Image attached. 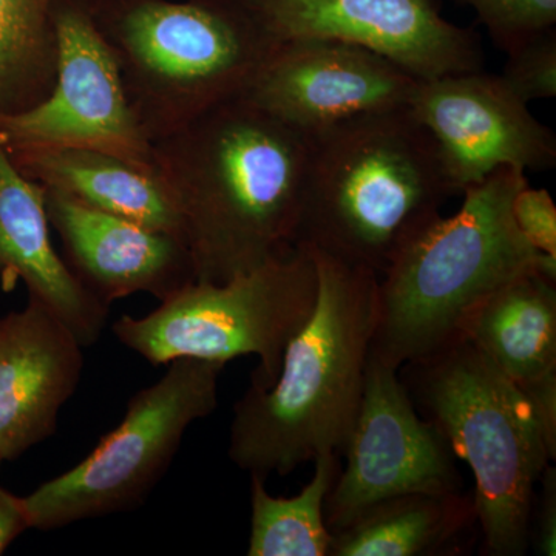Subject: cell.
Wrapping results in <instances>:
<instances>
[{
    "label": "cell",
    "instance_id": "cell-1",
    "mask_svg": "<svg viewBox=\"0 0 556 556\" xmlns=\"http://www.w3.org/2000/svg\"><path fill=\"white\" fill-rule=\"evenodd\" d=\"M152 148L197 281L225 283L298 248L313 139L240 97Z\"/></svg>",
    "mask_w": 556,
    "mask_h": 556
},
{
    "label": "cell",
    "instance_id": "cell-2",
    "mask_svg": "<svg viewBox=\"0 0 556 556\" xmlns=\"http://www.w3.org/2000/svg\"><path fill=\"white\" fill-rule=\"evenodd\" d=\"M308 249L316 306L288 343L276 382L249 386L233 405L230 460L265 479L287 477L321 453L342 456L364 394L379 277Z\"/></svg>",
    "mask_w": 556,
    "mask_h": 556
},
{
    "label": "cell",
    "instance_id": "cell-3",
    "mask_svg": "<svg viewBox=\"0 0 556 556\" xmlns=\"http://www.w3.org/2000/svg\"><path fill=\"white\" fill-rule=\"evenodd\" d=\"M453 195L412 110L350 121L313 139L299 244L380 277Z\"/></svg>",
    "mask_w": 556,
    "mask_h": 556
},
{
    "label": "cell",
    "instance_id": "cell-4",
    "mask_svg": "<svg viewBox=\"0 0 556 556\" xmlns=\"http://www.w3.org/2000/svg\"><path fill=\"white\" fill-rule=\"evenodd\" d=\"M527 185L526 170L501 167L399 254L379 277L372 356L396 369L430 356L501 285L536 268L556 278L555 255L535 251L515 225L511 203Z\"/></svg>",
    "mask_w": 556,
    "mask_h": 556
},
{
    "label": "cell",
    "instance_id": "cell-5",
    "mask_svg": "<svg viewBox=\"0 0 556 556\" xmlns=\"http://www.w3.org/2000/svg\"><path fill=\"white\" fill-rule=\"evenodd\" d=\"M94 17L150 144L244 97L281 43L247 0H97Z\"/></svg>",
    "mask_w": 556,
    "mask_h": 556
},
{
    "label": "cell",
    "instance_id": "cell-6",
    "mask_svg": "<svg viewBox=\"0 0 556 556\" xmlns=\"http://www.w3.org/2000/svg\"><path fill=\"white\" fill-rule=\"evenodd\" d=\"M399 378L473 473L482 554L526 555L538 481L556 456L529 399L463 336L402 365Z\"/></svg>",
    "mask_w": 556,
    "mask_h": 556
},
{
    "label": "cell",
    "instance_id": "cell-7",
    "mask_svg": "<svg viewBox=\"0 0 556 556\" xmlns=\"http://www.w3.org/2000/svg\"><path fill=\"white\" fill-rule=\"evenodd\" d=\"M317 289L316 263L299 244L225 283L193 281L146 316L119 317L112 332L153 367L182 357L228 364L257 356L251 387L266 390L276 382L288 343L313 313Z\"/></svg>",
    "mask_w": 556,
    "mask_h": 556
},
{
    "label": "cell",
    "instance_id": "cell-8",
    "mask_svg": "<svg viewBox=\"0 0 556 556\" xmlns=\"http://www.w3.org/2000/svg\"><path fill=\"white\" fill-rule=\"evenodd\" d=\"M223 362L175 358L130 397L126 415L87 457L25 496L31 529L130 511L169 470L190 427L218 407Z\"/></svg>",
    "mask_w": 556,
    "mask_h": 556
},
{
    "label": "cell",
    "instance_id": "cell-9",
    "mask_svg": "<svg viewBox=\"0 0 556 556\" xmlns=\"http://www.w3.org/2000/svg\"><path fill=\"white\" fill-rule=\"evenodd\" d=\"M97 0H54L56 80L47 100L0 115V144L87 148L153 167V148L131 112L118 61L94 17Z\"/></svg>",
    "mask_w": 556,
    "mask_h": 556
},
{
    "label": "cell",
    "instance_id": "cell-10",
    "mask_svg": "<svg viewBox=\"0 0 556 556\" xmlns=\"http://www.w3.org/2000/svg\"><path fill=\"white\" fill-rule=\"evenodd\" d=\"M342 456L345 466L325 503L331 533L390 497L464 490L447 438L417 412L399 369L371 353L361 408Z\"/></svg>",
    "mask_w": 556,
    "mask_h": 556
},
{
    "label": "cell",
    "instance_id": "cell-11",
    "mask_svg": "<svg viewBox=\"0 0 556 556\" xmlns=\"http://www.w3.org/2000/svg\"><path fill=\"white\" fill-rule=\"evenodd\" d=\"M280 42L332 39L375 51L419 80L484 68L470 28L442 16L439 0H247Z\"/></svg>",
    "mask_w": 556,
    "mask_h": 556
},
{
    "label": "cell",
    "instance_id": "cell-12",
    "mask_svg": "<svg viewBox=\"0 0 556 556\" xmlns=\"http://www.w3.org/2000/svg\"><path fill=\"white\" fill-rule=\"evenodd\" d=\"M415 118L434 142L455 195L501 167L548 170L556 164V137L500 75L477 70L419 80Z\"/></svg>",
    "mask_w": 556,
    "mask_h": 556
},
{
    "label": "cell",
    "instance_id": "cell-13",
    "mask_svg": "<svg viewBox=\"0 0 556 556\" xmlns=\"http://www.w3.org/2000/svg\"><path fill=\"white\" fill-rule=\"evenodd\" d=\"M419 79L375 51L332 39L285 40L244 97L316 139L350 121L409 109Z\"/></svg>",
    "mask_w": 556,
    "mask_h": 556
},
{
    "label": "cell",
    "instance_id": "cell-14",
    "mask_svg": "<svg viewBox=\"0 0 556 556\" xmlns=\"http://www.w3.org/2000/svg\"><path fill=\"white\" fill-rule=\"evenodd\" d=\"M43 192L62 258L104 305L134 294L163 302L197 281L192 255L179 237L83 206L56 190Z\"/></svg>",
    "mask_w": 556,
    "mask_h": 556
},
{
    "label": "cell",
    "instance_id": "cell-15",
    "mask_svg": "<svg viewBox=\"0 0 556 556\" xmlns=\"http://www.w3.org/2000/svg\"><path fill=\"white\" fill-rule=\"evenodd\" d=\"M84 346L38 300L0 317V460L53 437L78 390Z\"/></svg>",
    "mask_w": 556,
    "mask_h": 556
},
{
    "label": "cell",
    "instance_id": "cell-16",
    "mask_svg": "<svg viewBox=\"0 0 556 556\" xmlns=\"http://www.w3.org/2000/svg\"><path fill=\"white\" fill-rule=\"evenodd\" d=\"M0 274L5 287L22 281L64 321L84 348L108 328L110 306L86 289L51 243L42 186L25 178L0 144Z\"/></svg>",
    "mask_w": 556,
    "mask_h": 556
},
{
    "label": "cell",
    "instance_id": "cell-17",
    "mask_svg": "<svg viewBox=\"0 0 556 556\" xmlns=\"http://www.w3.org/2000/svg\"><path fill=\"white\" fill-rule=\"evenodd\" d=\"M470 340L532 405L556 399V278L527 270L501 285L460 321Z\"/></svg>",
    "mask_w": 556,
    "mask_h": 556
},
{
    "label": "cell",
    "instance_id": "cell-18",
    "mask_svg": "<svg viewBox=\"0 0 556 556\" xmlns=\"http://www.w3.org/2000/svg\"><path fill=\"white\" fill-rule=\"evenodd\" d=\"M5 152L25 178L42 188L185 240L177 204L155 167L87 148H14Z\"/></svg>",
    "mask_w": 556,
    "mask_h": 556
},
{
    "label": "cell",
    "instance_id": "cell-19",
    "mask_svg": "<svg viewBox=\"0 0 556 556\" xmlns=\"http://www.w3.org/2000/svg\"><path fill=\"white\" fill-rule=\"evenodd\" d=\"M479 530L473 495L407 493L376 504L331 533L329 556L466 554Z\"/></svg>",
    "mask_w": 556,
    "mask_h": 556
},
{
    "label": "cell",
    "instance_id": "cell-20",
    "mask_svg": "<svg viewBox=\"0 0 556 556\" xmlns=\"http://www.w3.org/2000/svg\"><path fill=\"white\" fill-rule=\"evenodd\" d=\"M314 475L295 496H273L266 479L251 475L249 556H329L325 503L340 471L338 453L314 459Z\"/></svg>",
    "mask_w": 556,
    "mask_h": 556
},
{
    "label": "cell",
    "instance_id": "cell-21",
    "mask_svg": "<svg viewBox=\"0 0 556 556\" xmlns=\"http://www.w3.org/2000/svg\"><path fill=\"white\" fill-rule=\"evenodd\" d=\"M54 0H0V115L47 100L56 80Z\"/></svg>",
    "mask_w": 556,
    "mask_h": 556
},
{
    "label": "cell",
    "instance_id": "cell-22",
    "mask_svg": "<svg viewBox=\"0 0 556 556\" xmlns=\"http://www.w3.org/2000/svg\"><path fill=\"white\" fill-rule=\"evenodd\" d=\"M478 14L493 42L510 53L556 25V0H459Z\"/></svg>",
    "mask_w": 556,
    "mask_h": 556
},
{
    "label": "cell",
    "instance_id": "cell-23",
    "mask_svg": "<svg viewBox=\"0 0 556 556\" xmlns=\"http://www.w3.org/2000/svg\"><path fill=\"white\" fill-rule=\"evenodd\" d=\"M501 78L526 104L556 94V30L541 33L507 53Z\"/></svg>",
    "mask_w": 556,
    "mask_h": 556
},
{
    "label": "cell",
    "instance_id": "cell-24",
    "mask_svg": "<svg viewBox=\"0 0 556 556\" xmlns=\"http://www.w3.org/2000/svg\"><path fill=\"white\" fill-rule=\"evenodd\" d=\"M511 214L530 247L556 257V206L546 189L530 188V182L519 189Z\"/></svg>",
    "mask_w": 556,
    "mask_h": 556
},
{
    "label": "cell",
    "instance_id": "cell-25",
    "mask_svg": "<svg viewBox=\"0 0 556 556\" xmlns=\"http://www.w3.org/2000/svg\"><path fill=\"white\" fill-rule=\"evenodd\" d=\"M529 551L556 555V468L551 464L541 473L530 507Z\"/></svg>",
    "mask_w": 556,
    "mask_h": 556
},
{
    "label": "cell",
    "instance_id": "cell-26",
    "mask_svg": "<svg viewBox=\"0 0 556 556\" xmlns=\"http://www.w3.org/2000/svg\"><path fill=\"white\" fill-rule=\"evenodd\" d=\"M28 529L31 527L24 497L0 486V555Z\"/></svg>",
    "mask_w": 556,
    "mask_h": 556
},
{
    "label": "cell",
    "instance_id": "cell-27",
    "mask_svg": "<svg viewBox=\"0 0 556 556\" xmlns=\"http://www.w3.org/2000/svg\"><path fill=\"white\" fill-rule=\"evenodd\" d=\"M0 283H2V274H0Z\"/></svg>",
    "mask_w": 556,
    "mask_h": 556
},
{
    "label": "cell",
    "instance_id": "cell-28",
    "mask_svg": "<svg viewBox=\"0 0 556 556\" xmlns=\"http://www.w3.org/2000/svg\"><path fill=\"white\" fill-rule=\"evenodd\" d=\"M2 464H3L2 460H0V466H2Z\"/></svg>",
    "mask_w": 556,
    "mask_h": 556
}]
</instances>
